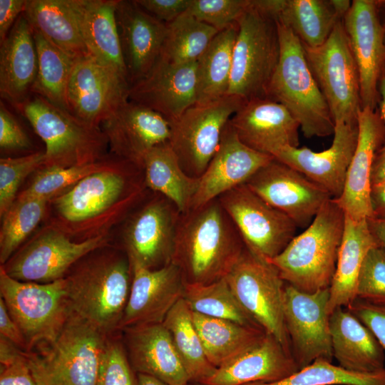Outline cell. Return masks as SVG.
I'll list each match as a JSON object with an SVG mask.
<instances>
[{"mask_svg": "<svg viewBox=\"0 0 385 385\" xmlns=\"http://www.w3.org/2000/svg\"><path fill=\"white\" fill-rule=\"evenodd\" d=\"M108 245L106 234L75 242L61 230L51 227L37 234L1 266L15 279L48 283L64 278L81 258Z\"/></svg>", "mask_w": 385, "mask_h": 385, "instance_id": "obj_13", "label": "cell"}, {"mask_svg": "<svg viewBox=\"0 0 385 385\" xmlns=\"http://www.w3.org/2000/svg\"><path fill=\"white\" fill-rule=\"evenodd\" d=\"M237 34L235 22L219 31L197 60L196 103L212 101L227 94Z\"/></svg>", "mask_w": 385, "mask_h": 385, "instance_id": "obj_37", "label": "cell"}, {"mask_svg": "<svg viewBox=\"0 0 385 385\" xmlns=\"http://www.w3.org/2000/svg\"><path fill=\"white\" fill-rule=\"evenodd\" d=\"M329 148L315 152L308 148L287 147L274 158L301 173L328 192L334 199L340 197L346 172L355 151L358 123L336 122Z\"/></svg>", "mask_w": 385, "mask_h": 385, "instance_id": "obj_20", "label": "cell"}, {"mask_svg": "<svg viewBox=\"0 0 385 385\" xmlns=\"http://www.w3.org/2000/svg\"><path fill=\"white\" fill-rule=\"evenodd\" d=\"M108 337L72 312L54 341L24 354L38 385H96Z\"/></svg>", "mask_w": 385, "mask_h": 385, "instance_id": "obj_4", "label": "cell"}, {"mask_svg": "<svg viewBox=\"0 0 385 385\" xmlns=\"http://www.w3.org/2000/svg\"><path fill=\"white\" fill-rule=\"evenodd\" d=\"M129 84L91 56L78 59L67 89L68 111L99 127L128 100Z\"/></svg>", "mask_w": 385, "mask_h": 385, "instance_id": "obj_19", "label": "cell"}, {"mask_svg": "<svg viewBox=\"0 0 385 385\" xmlns=\"http://www.w3.org/2000/svg\"><path fill=\"white\" fill-rule=\"evenodd\" d=\"M128 100L148 107L169 122L197 102V63L175 64L159 58L149 73L131 85Z\"/></svg>", "mask_w": 385, "mask_h": 385, "instance_id": "obj_22", "label": "cell"}, {"mask_svg": "<svg viewBox=\"0 0 385 385\" xmlns=\"http://www.w3.org/2000/svg\"><path fill=\"white\" fill-rule=\"evenodd\" d=\"M246 101L227 94L207 103H195L170 122L169 143L183 170L200 178L216 153L224 128Z\"/></svg>", "mask_w": 385, "mask_h": 385, "instance_id": "obj_12", "label": "cell"}, {"mask_svg": "<svg viewBox=\"0 0 385 385\" xmlns=\"http://www.w3.org/2000/svg\"><path fill=\"white\" fill-rule=\"evenodd\" d=\"M65 279L74 313L106 336L120 332L132 282L125 251L109 245L98 248L78 261Z\"/></svg>", "mask_w": 385, "mask_h": 385, "instance_id": "obj_2", "label": "cell"}, {"mask_svg": "<svg viewBox=\"0 0 385 385\" xmlns=\"http://www.w3.org/2000/svg\"><path fill=\"white\" fill-rule=\"evenodd\" d=\"M347 10L344 0H279L276 21L304 46L314 48L326 41Z\"/></svg>", "mask_w": 385, "mask_h": 385, "instance_id": "obj_34", "label": "cell"}, {"mask_svg": "<svg viewBox=\"0 0 385 385\" xmlns=\"http://www.w3.org/2000/svg\"><path fill=\"white\" fill-rule=\"evenodd\" d=\"M250 0H190L185 14L220 31L236 22Z\"/></svg>", "mask_w": 385, "mask_h": 385, "instance_id": "obj_49", "label": "cell"}, {"mask_svg": "<svg viewBox=\"0 0 385 385\" xmlns=\"http://www.w3.org/2000/svg\"><path fill=\"white\" fill-rule=\"evenodd\" d=\"M130 264L131 287L119 331L133 326L163 323L183 294V277L173 262L154 270L133 262Z\"/></svg>", "mask_w": 385, "mask_h": 385, "instance_id": "obj_23", "label": "cell"}, {"mask_svg": "<svg viewBox=\"0 0 385 385\" xmlns=\"http://www.w3.org/2000/svg\"><path fill=\"white\" fill-rule=\"evenodd\" d=\"M183 298L192 312L260 329L242 308L225 278L207 284L184 283Z\"/></svg>", "mask_w": 385, "mask_h": 385, "instance_id": "obj_42", "label": "cell"}, {"mask_svg": "<svg viewBox=\"0 0 385 385\" xmlns=\"http://www.w3.org/2000/svg\"><path fill=\"white\" fill-rule=\"evenodd\" d=\"M229 123L244 144L272 157L284 148L299 145L298 122L284 106L269 98L246 101Z\"/></svg>", "mask_w": 385, "mask_h": 385, "instance_id": "obj_26", "label": "cell"}, {"mask_svg": "<svg viewBox=\"0 0 385 385\" xmlns=\"http://www.w3.org/2000/svg\"><path fill=\"white\" fill-rule=\"evenodd\" d=\"M163 324L172 337L190 381L202 384L212 376L216 367L205 355L192 312L183 297L168 313Z\"/></svg>", "mask_w": 385, "mask_h": 385, "instance_id": "obj_39", "label": "cell"}, {"mask_svg": "<svg viewBox=\"0 0 385 385\" xmlns=\"http://www.w3.org/2000/svg\"><path fill=\"white\" fill-rule=\"evenodd\" d=\"M358 140L340 197L334 199L345 215L360 220L373 217L371 173L374 158L385 142V126L377 109L361 108Z\"/></svg>", "mask_w": 385, "mask_h": 385, "instance_id": "obj_21", "label": "cell"}, {"mask_svg": "<svg viewBox=\"0 0 385 385\" xmlns=\"http://www.w3.org/2000/svg\"><path fill=\"white\" fill-rule=\"evenodd\" d=\"M385 181V147L376 154L371 173V185Z\"/></svg>", "mask_w": 385, "mask_h": 385, "instance_id": "obj_58", "label": "cell"}, {"mask_svg": "<svg viewBox=\"0 0 385 385\" xmlns=\"http://www.w3.org/2000/svg\"><path fill=\"white\" fill-rule=\"evenodd\" d=\"M24 351L4 337L0 335V366H8L18 359Z\"/></svg>", "mask_w": 385, "mask_h": 385, "instance_id": "obj_57", "label": "cell"}, {"mask_svg": "<svg viewBox=\"0 0 385 385\" xmlns=\"http://www.w3.org/2000/svg\"><path fill=\"white\" fill-rule=\"evenodd\" d=\"M118 164L98 161L68 168L42 167L29 187L17 197L39 198L50 202L71 189L84 178L97 172L112 169Z\"/></svg>", "mask_w": 385, "mask_h": 385, "instance_id": "obj_45", "label": "cell"}, {"mask_svg": "<svg viewBox=\"0 0 385 385\" xmlns=\"http://www.w3.org/2000/svg\"><path fill=\"white\" fill-rule=\"evenodd\" d=\"M245 248L217 198L180 213L172 262L184 283L207 284L225 278Z\"/></svg>", "mask_w": 385, "mask_h": 385, "instance_id": "obj_1", "label": "cell"}, {"mask_svg": "<svg viewBox=\"0 0 385 385\" xmlns=\"http://www.w3.org/2000/svg\"><path fill=\"white\" fill-rule=\"evenodd\" d=\"M128 174L118 164L84 178L53 199L62 226L58 229L66 234L70 232L69 237L71 232L80 235L101 225L103 218H113L131 207L140 197L142 189L130 185Z\"/></svg>", "mask_w": 385, "mask_h": 385, "instance_id": "obj_8", "label": "cell"}, {"mask_svg": "<svg viewBox=\"0 0 385 385\" xmlns=\"http://www.w3.org/2000/svg\"><path fill=\"white\" fill-rule=\"evenodd\" d=\"M111 150L139 168L152 148L169 143L170 122L159 113L128 100L102 123Z\"/></svg>", "mask_w": 385, "mask_h": 385, "instance_id": "obj_24", "label": "cell"}, {"mask_svg": "<svg viewBox=\"0 0 385 385\" xmlns=\"http://www.w3.org/2000/svg\"><path fill=\"white\" fill-rule=\"evenodd\" d=\"M145 11L169 24L187 11L190 0H135Z\"/></svg>", "mask_w": 385, "mask_h": 385, "instance_id": "obj_52", "label": "cell"}, {"mask_svg": "<svg viewBox=\"0 0 385 385\" xmlns=\"http://www.w3.org/2000/svg\"><path fill=\"white\" fill-rule=\"evenodd\" d=\"M23 14L33 30L74 60L90 56L70 0H27Z\"/></svg>", "mask_w": 385, "mask_h": 385, "instance_id": "obj_35", "label": "cell"}, {"mask_svg": "<svg viewBox=\"0 0 385 385\" xmlns=\"http://www.w3.org/2000/svg\"><path fill=\"white\" fill-rule=\"evenodd\" d=\"M274 157L244 144L229 123L223 130L218 148L199 178L190 209L217 199L228 190L245 184Z\"/></svg>", "mask_w": 385, "mask_h": 385, "instance_id": "obj_25", "label": "cell"}, {"mask_svg": "<svg viewBox=\"0 0 385 385\" xmlns=\"http://www.w3.org/2000/svg\"><path fill=\"white\" fill-rule=\"evenodd\" d=\"M136 374V385H170L153 376L143 374Z\"/></svg>", "mask_w": 385, "mask_h": 385, "instance_id": "obj_61", "label": "cell"}, {"mask_svg": "<svg viewBox=\"0 0 385 385\" xmlns=\"http://www.w3.org/2000/svg\"><path fill=\"white\" fill-rule=\"evenodd\" d=\"M33 35L38 56V71L32 92L68 111L67 89L77 61L51 43L39 32L33 30Z\"/></svg>", "mask_w": 385, "mask_h": 385, "instance_id": "obj_40", "label": "cell"}, {"mask_svg": "<svg viewBox=\"0 0 385 385\" xmlns=\"http://www.w3.org/2000/svg\"><path fill=\"white\" fill-rule=\"evenodd\" d=\"M46 145L43 167L68 168L98 162L108 145L99 127L38 95L29 97L18 108Z\"/></svg>", "mask_w": 385, "mask_h": 385, "instance_id": "obj_6", "label": "cell"}, {"mask_svg": "<svg viewBox=\"0 0 385 385\" xmlns=\"http://www.w3.org/2000/svg\"><path fill=\"white\" fill-rule=\"evenodd\" d=\"M0 385H38L29 366L24 351L12 364L0 366Z\"/></svg>", "mask_w": 385, "mask_h": 385, "instance_id": "obj_53", "label": "cell"}, {"mask_svg": "<svg viewBox=\"0 0 385 385\" xmlns=\"http://www.w3.org/2000/svg\"><path fill=\"white\" fill-rule=\"evenodd\" d=\"M358 68L361 107L377 109L378 84L385 66V26L377 0H354L342 20Z\"/></svg>", "mask_w": 385, "mask_h": 385, "instance_id": "obj_17", "label": "cell"}, {"mask_svg": "<svg viewBox=\"0 0 385 385\" xmlns=\"http://www.w3.org/2000/svg\"><path fill=\"white\" fill-rule=\"evenodd\" d=\"M344 222L343 210L334 198L329 199L306 229L267 262L286 284L299 291L314 293L329 288Z\"/></svg>", "mask_w": 385, "mask_h": 385, "instance_id": "obj_3", "label": "cell"}, {"mask_svg": "<svg viewBox=\"0 0 385 385\" xmlns=\"http://www.w3.org/2000/svg\"><path fill=\"white\" fill-rule=\"evenodd\" d=\"M0 295L24 336L26 352L54 341L73 312L65 277L48 283L22 282L1 266Z\"/></svg>", "mask_w": 385, "mask_h": 385, "instance_id": "obj_9", "label": "cell"}, {"mask_svg": "<svg viewBox=\"0 0 385 385\" xmlns=\"http://www.w3.org/2000/svg\"><path fill=\"white\" fill-rule=\"evenodd\" d=\"M143 169L145 187L171 201L180 213L190 210L199 178L190 177L183 170L169 143L150 150L143 158Z\"/></svg>", "mask_w": 385, "mask_h": 385, "instance_id": "obj_36", "label": "cell"}, {"mask_svg": "<svg viewBox=\"0 0 385 385\" xmlns=\"http://www.w3.org/2000/svg\"><path fill=\"white\" fill-rule=\"evenodd\" d=\"M356 299L385 305V250L379 245L366 254L359 274Z\"/></svg>", "mask_w": 385, "mask_h": 385, "instance_id": "obj_47", "label": "cell"}, {"mask_svg": "<svg viewBox=\"0 0 385 385\" xmlns=\"http://www.w3.org/2000/svg\"><path fill=\"white\" fill-rule=\"evenodd\" d=\"M302 46L334 123L357 122L358 112L361 108L359 76L342 20L321 46Z\"/></svg>", "mask_w": 385, "mask_h": 385, "instance_id": "obj_11", "label": "cell"}, {"mask_svg": "<svg viewBox=\"0 0 385 385\" xmlns=\"http://www.w3.org/2000/svg\"><path fill=\"white\" fill-rule=\"evenodd\" d=\"M378 90L379 93L378 110L385 126V66L379 78ZM383 147H385V142Z\"/></svg>", "mask_w": 385, "mask_h": 385, "instance_id": "obj_60", "label": "cell"}, {"mask_svg": "<svg viewBox=\"0 0 385 385\" xmlns=\"http://www.w3.org/2000/svg\"><path fill=\"white\" fill-rule=\"evenodd\" d=\"M70 3L90 56L128 81L115 16L117 0Z\"/></svg>", "mask_w": 385, "mask_h": 385, "instance_id": "obj_31", "label": "cell"}, {"mask_svg": "<svg viewBox=\"0 0 385 385\" xmlns=\"http://www.w3.org/2000/svg\"><path fill=\"white\" fill-rule=\"evenodd\" d=\"M27 0H0V42L6 38L24 13Z\"/></svg>", "mask_w": 385, "mask_h": 385, "instance_id": "obj_54", "label": "cell"}, {"mask_svg": "<svg viewBox=\"0 0 385 385\" xmlns=\"http://www.w3.org/2000/svg\"><path fill=\"white\" fill-rule=\"evenodd\" d=\"M180 215L177 207L160 194L135 210L123 234L130 261L151 270L172 262Z\"/></svg>", "mask_w": 385, "mask_h": 385, "instance_id": "obj_16", "label": "cell"}, {"mask_svg": "<svg viewBox=\"0 0 385 385\" xmlns=\"http://www.w3.org/2000/svg\"><path fill=\"white\" fill-rule=\"evenodd\" d=\"M192 320L209 361L218 367L256 343L265 332L232 321L192 312Z\"/></svg>", "mask_w": 385, "mask_h": 385, "instance_id": "obj_38", "label": "cell"}, {"mask_svg": "<svg viewBox=\"0 0 385 385\" xmlns=\"http://www.w3.org/2000/svg\"><path fill=\"white\" fill-rule=\"evenodd\" d=\"M237 227L246 249L265 261L279 255L296 235L297 226L245 184L217 197Z\"/></svg>", "mask_w": 385, "mask_h": 385, "instance_id": "obj_14", "label": "cell"}, {"mask_svg": "<svg viewBox=\"0 0 385 385\" xmlns=\"http://www.w3.org/2000/svg\"><path fill=\"white\" fill-rule=\"evenodd\" d=\"M333 358L343 369L373 372L384 369V350L372 332L346 307L330 314Z\"/></svg>", "mask_w": 385, "mask_h": 385, "instance_id": "obj_32", "label": "cell"}, {"mask_svg": "<svg viewBox=\"0 0 385 385\" xmlns=\"http://www.w3.org/2000/svg\"><path fill=\"white\" fill-rule=\"evenodd\" d=\"M218 32L212 26L183 14L167 24L160 58L175 64L195 62Z\"/></svg>", "mask_w": 385, "mask_h": 385, "instance_id": "obj_41", "label": "cell"}, {"mask_svg": "<svg viewBox=\"0 0 385 385\" xmlns=\"http://www.w3.org/2000/svg\"><path fill=\"white\" fill-rule=\"evenodd\" d=\"M369 227L379 245L385 250V219H367Z\"/></svg>", "mask_w": 385, "mask_h": 385, "instance_id": "obj_59", "label": "cell"}, {"mask_svg": "<svg viewBox=\"0 0 385 385\" xmlns=\"http://www.w3.org/2000/svg\"><path fill=\"white\" fill-rule=\"evenodd\" d=\"M120 332L135 374L148 375L170 385H188L189 376L163 323L126 327Z\"/></svg>", "mask_w": 385, "mask_h": 385, "instance_id": "obj_28", "label": "cell"}, {"mask_svg": "<svg viewBox=\"0 0 385 385\" xmlns=\"http://www.w3.org/2000/svg\"><path fill=\"white\" fill-rule=\"evenodd\" d=\"M115 16L130 87L146 76L159 59L167 24L135 1L117 0Z\"/></svg>", "mask_w": 385, "mask_h": 385, "instance_id": "obj_27", "label": "cell"}, {"mask_svg": "<svg viewBox=\"0 0 385 385\" xmlns=\"http://www.w3.org/2000/svg\"><path fill=\"white\" fill-rule=\"evenodd\" d=\"M31 145L27 134L2 101L0 102V147L3 150H21Z\"/></svg>", "mask_w": 385, "mask_h": 385, "instance_id": "obj_51", "label": "cell"}, {"mask_svg": "<svg viewBox=\"0 0 385 385\" xmlns=\"http://www.w3.org/2000/svg\"><path fill=\"white\" fill-rule=\"evenodd\" d=\"M245 184L288 216L297 227H307L324 204L332 198L323 188L274 158Z\"/></svg>", "mask_w": 385, "mask_h": 385, "instance_id": "obj_18", "label": "cell"}, {"mask_svg": "<svg viewBox=\"0 0 385 385\" xmlns=\"http://www.w3.org/2000/svg\"><path fill=\"white\" fill-rule=\"evenodd\" d=\"M225 278L246 314L292 355L284 318L285 282L277 270L245 248Z\"/></svg>", "mask_w": 385, "mask_h": 385, "instance_id": "obj_10", "label": "cell"}, {"mask_svg": "<svg viewBox=\"0 0 385 385\" xmlns=\"http://www.w3.org/2000/svg\"><path fill=\"white\" fill-rule=\"evenodd\" d=\"M381 19L385 26V0H377Z\"/></svg>", "mask_w": 385, "mask_h": 385, "instance_id": "obj_62", "label": "cell"}, {"mask_svg": "<svg viewBox=\"0 0 385 385\" xmlns=\"http://www.w3.org/2000/svg\"><path fill=\"white\" fill-rule=\"evenodd\" d=\"M236 23L237 34L227 94L245 101L267 98L280 53L277 21L254 7L250 0Z\"/></svg>", "mask_w": 385, "mask_h": 385, "instance_id": "obj_7", "label": "cell"}, {"mask_svg": "<svg viewBox=\"0 0 385 385\" xmlns=\"http://www.w3.org/2000/svg\"><path fill=\"white\" fill-rule=\"evenodd\" d=\"M245 385H385V368L373 372H355L317 359L282 379Z\"/></svg>", "mask_w": 385, "mask_h": 385, "instance_id": "obj_44", "label": "cell"}, {"mask_svg": "<svg viewBox=\"0 0 385 385\" xmlns=\"http://www.w3.org/2000/svg\"><path fill=\"white\" fill-rule=\"evenodd\" d=\"M299 370L291 354L265 333L256 343L218 367L202 384L245 385L270 382Z\"/></svg>", "mask_w": 385, "mask_h": 385, "instance_id": "obj_29", "label": "cell"}, {"mask_svg": "<svg viewBox=\"0 0 385 385\" xmlns=\"http://www.w3.org/2000/svg\"><path fill=\"white\" fill-rule=\"evenodd\" d=\"M277 24L280 53L267 98L288 110L307 138L333 135L334 119L309 67L301 41L290 29Z\"/></svg>", "mask_w": 385, "mask_h": 385, "instance_id": "obj_5", "label": "cell"}, {"mask_svg": "<svg viewBox=\"0 0 385 385\" xmlns=\"http://www.w3.org/2000/svg\"><path fill=\"white\" fill-rule=\"evenodd\" d=\"M44 152H36L19 158L0 159V216L6 212L16 199L23 180L32 172L43 166Z\"/></svg>", "mask_w": 385, "mask_h": 385, "instance_id": "obj_46", "label": "cell"}, {"mask_svg": "<svg viewBox=\"0 0 385 385\" xmlns=\"http://www.w3.org/2000/svg\"><path fill=\"white\" fill-rule=\"evenodd\" d=\"M49 201L16 198L1 217L0 262L4 265L43 218Z\"/></svg>", "mask_w": 385, "mask_h": 385, "instance_id": "obj_43", "label": "cell"}, {"mask_svg": "<svg viewBox=\"0 0 385 385\" xmlns=\"http://www.w3.org/2000/svg\"><path fill=\"white\" fill-rule=\"evenodd\" d=\"M373 217L385 219V181L371 185Z\"/></svg>", "mask_w": 385, "mask_h": 385, "instance_id": "obj_56", "label": "cell"}, {"mask_svg": "<svg viewBox=\"0 0 385 385\" xmlns=\"http://www.w3.org/2000/svg\"><path fill=\"white\" fill-rule=\"evenodd\" d=\"M346 308L372 332L385 351V305L356 299Z\"/></svg>", "mask_w": 385, "mask_h": 385, "instance_id": "obj_50", "label": "cell"}, {"mask_svg": "<svg viewBox=\"0 0 385 385\" xmlns=\"http://www.w3.org/2000/svg\"><path fill=\"white\" fill-rule=\"evenodd\" d=\"M38 71L33 30L22 14L0 47V93L18 108L29 97Z\"/></svg>", "mask_w": 385, "mask_h": 385, "instance_id": "obj_30", "label": "cell"}, {"mask_svg": "<svg viewBox=\"0 0 385 385\" xmlns=\"http://www.w3.org/2000/svg\"><path fill=\"white\" fill-rule=\"evenodd\" d=\"M120 336L108 337L96 385H136V374Z\"/></svg>", "mask_w": 385, "mask_h": 385, "instance_id": "obj_48", "label": "cell"}, {"mask_svg": "<svg viewBox=\"0 0 385 385\" xmlns=\"http://www.w3.org/2000/svg\"><path fill=\"white\" fill-rule=\"evenodd\" d=\"M200 385H205V384H200Z\"/></svg>", "mask_w": 385, "mask_h": 385, "instance_id": "obj_63", "label": "cell"}, {"mask_svg": "<svg viewBox=\"0 0 385 385\" xmlns=\"http://www.w3.org/2000/svg\"><path fill=\"white\" fill-rule=\"evenodd\" d=\"M0 335L14 343L23 351H27V344L24 336L18 324L10 315L4 302L1 297Z\"/></svg>", "mask_w": 385, "mask_h": 385, "instance_id": "obj_55", "label": "cell"}, {"mask_svg": "<svg viewBox=\"0 0 385 385\" xmlns=\"http://www.w3.org/2000/svg\"><path fill=\"white\" fill-rule=\"evenodd\" d=\"M329 299V288L307 293L285 284L284 323L292 356L299 369L317 359L332 361Z\"/></svg>", "mask_w": 385, "mask_h": 385, "instance_id": "obj_15", "label": "cell"}, {"mask_svg": "<svg viewBox=\"0 0 385 385\" xmlns=\"http://www.w3.org/2000/svg\"><path fill=\"white\" fill-rule=\"evenodd\" d=\"M376 245L379 243L370 230L367 219L355 220L345 215L336 270L329 288L330 314L338 307H347L356 299L361 265L369 250Z\"/></svg>", "mask_w": 385, "mask_h": 385, "instance_id": "obj_33", "label": "cell"}]
</instances>
